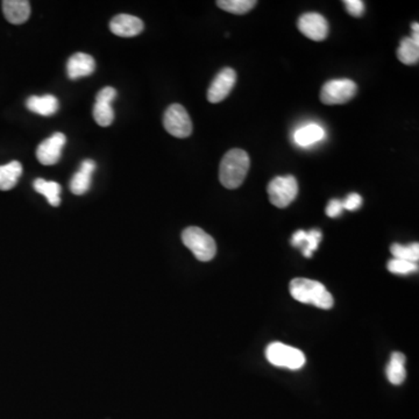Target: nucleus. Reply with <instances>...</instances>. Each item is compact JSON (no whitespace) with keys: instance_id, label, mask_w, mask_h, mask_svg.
Listing matches in <instances>:
<instances>
[{"instance_id":"1a4fd4ad","label":"nucleus","mask_w":419,"mask_h":419,"mask_svg":"<svg viewBox=\"0 0 419 419\" xmlns=\"http://www.w3.org/2000/svg\"><path fill=\"white\" fill-rule=\"evenodd\" d=\"M299 29L312 41H324L329 35V23L319 13H305L299 19Z\"/></svg>"},{"instance_id":"4468645a","label":"nucleus","mask_w":419,"mask_h":419,"mask_svg":"<svg viewBox=\"0 0 419 419\" xmlns=\"http://www.w3.org/2000/svg\"><path fill=\"white\" fill-rule=\"evenodd\" d=\"M97 165L93 160H84L81 168L76 174L73 175L71 181H70V190L73 194L81 196L89 191L91 187V178H93V172H95Z\"/></svg>"},{"instance_id":"ddd939ff","label":"nucleus","mask_w":419,"mask_h":419,"mask_svg":"<svg viewBox=\"0 0 419 419\" xmlns=\"http://www.w3.org/2000/svg\"><path fill=\"white\" fill-rule=\"evenodd\" d=\"M95 61L91 55L77 53L68 61L67 73L70 80L75 81L90 76L95 73Z\"/></svg>"},{"instance_id":"c756f323","label":"nucleus","mask_w":419,"mask_h":419,"mask_svg":"<svg viewBox=\"0 0 419 419\" xmlns=\"http://www.w3.org/2000/svg\"><path fill=\"white\" fill-rule=\"evenodd\" d=\"M413 32L419 33V25L417 23L413 24Z\"/></svg>"},{"instance_id":"4be33fe9","label":"nucleus","mask_w":419,"mask_h":419,"mask_svg":"<svg viewBox=\"0 0 419 419\" xmlns=\"http://www.w3.org/2000/svg\"><path fill=\"white\" fill-rule=\"evenodd\" d=\"M391 254L394 259H400V260L409 261L417 264L419 260V244L418 242L410 244H391L390 247Z\"/></svg>"},{"instance_id":"bb28decb","label":"nucleus","mask_w":419,"mask_h":419,"mask_svg":"<svg viewBox=\"0 0 419 419\" xmlns=\"http://www.w3.org/2000/svg\"><path fill=\"white\" fill-rule=\"evenodd\" d=\"M362 205V197L359 194L348 195L346 200H343V207L348 211H356V210L360 209Z\"/></svg>"},{"instance_id":"7ed1b4c3","label":"nucleus","mask_w":419,"mask_h":419,"mask_svg":"<svg viewBox=\"0 0 419 419\" xmlns=\"http://www.w3.org/2000/svg\"><path fill=\"white\" fill-rule=\"evenodd\" d=\"M182 242L202 262H207L216 257L217 244L214 239L200 227L191 226L185 229L182 233Z\"/></svg>"},{"instance_id":"5701e85b","label":"nucleus","mask_w":419,"mask_h":419,"mask_svg":"<svg viewBox=\"0 0 419 419\" xmlns=\"http://www.w3.org/2000/svg\"><path fill=\"white\" fill-rule=\"evenodd\" d=\"M257 4L255 0H219V1H217V5L222 10L232 13V14H239V16L253 10Z\"/></svg>"},{"instance_id":"cd10ccee","label":"nucleus","mask_w":419,"mask_h":419,"mask_svg":"<svg viewBox=\"0 0 419 419\" xmlns=\"http://www.w3.org/2000/svg\"><path fill=\"white\" fill-rule=\"evenodd\" d=\"M343 202L339 200H330V203L327 204L326 214L330 218H338V217L343 213Z\"/></svg>"},{"instance_id":"f03ea898","label":"nucleus","mask_w":419,"mask_h":419,"mask_svg":"<svg viewBox=\"0 0 419 419\" xmlns=\"http://www.w3.org/2000/svg\"><path fill=\"white\" fill-rule=\"evenodd\" d=\"M249 156L242 150H231L222 157L219 180L226 189H237L242 185L249 170Z\"/></svg>"},{"instance_id":"9b49d317","label":"nucleus","mask_w":419,"mask_h":419,"mask_svg":"<svg viewBox=\"0 0 419 419\" xmlns=\"http://www.w3.org/2000/svg\"><path fill=\"white\" fill-rule=\"evenodd\" d=\"M67 143L63 133H55L38 145L36 157L43 165H53L60 161L62 150Z\"/></svg>"},{"instance_id":"f257e3e1","label":"nucleus","mask_w":419,"mask_h":419,"mask_svg":"<svg viewBox=\"0 0 419 419\" xmlns=\"http://www.w3.org/2000/svg\"><path fill=\"white\" fill-rule=\"evenodd\" d=\"M290 294L292 299L303 303L311 304L319 309H329L333 306V297L327 291L324 284L309 279H294L290 282Z\"/></svg>"},{"instance_id":"423d86ee","label":"nucleus","mask_w":419,"mask_h":419,"mask_svg":"<svg viewBox=\"0 0 419 419\" xmlns=\"http://www.w3.org/2000/svg\"><path fill=\"white\" fill-rule=\"evenodd\" d=\"M163 126L170 135L180 139L190 137L192 133L190 115L180 104H172L167 108L163 117Z\"/></svg>"},{"instance_id":"412c9836","label":"nucleus","mask_w":419,"mask_h":419,"mask_svg":"<svg viewBox=\"0 0 419 419\" xmlns=\"http://www.w3.org/2000/svg\"><path fill=\"white\" fill-rule=\"evenodd\" d=\"M397 58L407 66L418 63L419 43H416L411 38H404L397 49Z\"/></svg>"},{"instance_id":"f3484780","label":"nucleus","mask_w":419,"mask_h":419,"mask_svg":"<svg viewBox=\"0 0 419 419\" xmlns=\"http://www.w3.org/2000/svg\"><path fill=\"white\" fill-rule=\"evenodd\" d=\"M325 138V130L321 125L309 124L296 130L294 134L295 143L301 147H309L319 143Z\"/></svg>"},{"instance_id":"2eb2a0df","label":"nucleus","mask_w":419,"mask_h":419,"mask_svg":"<svg viewBox=\"0 0 419 419\" xmlns=\"http://www.w3.org/2000/svg\"><path fill=\"white\" fill-rule=\"evenodd\" d=\"M3 11L9 23L21 25L29 19L31 4L27 0H4Z\"/></svg>"},{"instance_id":"6e6552de","label":"nucleus","mask_w":419,"mask_h":419,"mask_svg":"<svg viewBox=\"0 0 419 419\" xmlns=\"http://www.w3.org/2000/svg\"><path fill=\"white\" fill-rule=\"evenodd\" d=\"M115 97H117V91L111 86H106L97 93L95 108H93V119L99 126L108 128L115 120V112L111 104Z\"/></svg>"},{"instance_id":"c85d7f7f","label":"nucleus","mask_w":419,"mask_h":419,"mask_svg":"<svg viewBox=\"0 0 419 419\" xmlns=\"http://www.w3.org/2000/svg\"><path fill=\"white\" fill-rule=\"evenodd\" d=\"M305 238H306V232L303 229H299L295 234L292 235L291 244L294 247L303 248L305 244Z\"/></svg>"},{"instance_id":"a878e982","label":"nucleus","mask_w":419,"mask_h":419,"mask_svg":"<svg viewBox=\"0 0 419 419\" xmlns=\"http://www.w3.org/2000/svg\"><path fill=\"white\" fill-rule=\"evenodd\" d=\"M343 4L346 6L347 12L351 16H356V18L363 16V13H365V4L361 0H345Z\"/></svg>"},{"instance_id":"b1692460","label":"nucleus","mask_w":419,"mask_h":419,"mask_svg":"<svg viewBox=\"0 0 419 419\" xmlns=\"http://www.w3.org/2000/svg\"><path fill=\"white\" fill-rule=\"evenodd\" d=\"M388 270L397 275H408V274L417 273L418 271V264L409 262V261L400 260V259H393L388 262Z\"/></svg>"},{"instance_id":"6ab92c4d","label":"nucleus","mask_w":419,"mask_h":419,"mask_svg":"<svg viewBox=\"0 0 419 419\" xmlns=\"http://www.w3.org/2000/svg\"><path fill=\"white\" fill-rule=\"evenodd\" d=\"M23 175V165L18 161H12L0 165V190L9 191L16 187L20 176Z\"/></svg>"},{"instance_id":"0eeeda50","label":"nucleus","mask_w":419,"mask_h":419,"mask_svg":"<svg viewBox=\"0 0 419 419\" xmlns=\"http://www.w3.org/2000/svg\"><path fill=\"white\" fill-rule=\"evenodd\" d=\"M358 93V86L351 80H332L321 90V102L326 105L345 104Z\"/></svg>"},{"instance_id":"9d476101","label":"nucleus","mask_w":419,"mask_h":419,"mask_svg":"<svg viewBox=\"0 0 419 419\" xmlns=\"http://www.w3.org/2000/svg\"><path fill=\"white\" fill-rule=\"evenodd\" d=\"M237 83V73L232 68L220 70L207 90V100L217 104L224 100L231 93Z\"/></svg>"},{"instance_id":"aec40b11","label":"nucleus","mask_w":419,"mask_h":419,"mask_svg":"<svg viewBox=\"0 0 419 419\" xmlns=\"http://www.w3.org/2000/svg\"><path fill=\"white\" fill-rule=\"evenodd\" d=\"M33 187L36 192L43 195L47 198L48 203L51 204V207H60V195L62 187L58 183L46 181L43 178H36L33 183Z\"/></svg>"},{"instance_id":"dca6fc26","label":"nucleus","mask_w":419,"mask_h":419,"mask_svg":"<svg viewBox=\"0 0 419 419\" xmlns=\"http://www.w3.org/2000/svg\"><path fill=\"white\" fill-rule=\"evenodd\" d=\"M26 106L29 111L43 117H51L58 111L60 103L53 95H32L27 99Z\"/></svg>"},{"instance_id":"393cba45","label":"nucleus","mask_w":419,"mask_h":419,"mask_svg":"<svg viewBox=\"0 0 419 419\" xmlns=\"http://www.w3.org/2000/svg\"><path fill=\"white\" fill-rule=\"evenodd\" d=\"M321 234L319 229H311L310 232H306V238H305L304 247L302 248V253L305 257H311L314 253L318 248V244L321 242Z\"/></svg>"},{"instance_id":"a211bd4d","label":"nucleus","mask_w":419,"mask_h":419,"mask_svg":"<svg viewBox=\"0 0 419 419\" xmlns=\"http://www.w3.org/2000/svg\"><path fill=\"white\" fill-rule=\"evenodd\" d=\"M405 356L400 352H395L391 354L390 361L388 365L387 374L388 380L391 384L400 386L403 383L404 380L407 378V371H405Z\"/></svg>"},{"instance_id":"39448f33","label":"nucleus","mask_w":419,"mask_h":419,"mask_svg":"<svg viewBox=\"0 0 419 419\" xmlns=\"http://www.w3.org/2000/svg\"><path fill=\"white\" fill-rule=\"evenodd\" d=\"M299 194V183L291 175L277 176L268 185L270 203L279 209L289 207Z\"/></svg>"},{"instance_id":"20e7f679","label":"nucleus","mask_w":419,"mask_h":419,"mask_svg":"<svg viewBox=\"0 0 419 419\" xmlns=\"http://www.w3.org/2000/svg\"><path fill=\"white\" fill-rule=\"evenodd\" d=\"M266 356L271 365L291 369V371L302 368L306 361L302 351L282 343H277V341L270 343L267 347Z\"/></svg>"},{"instance_id":"f8f14e48","label":"nucleus","mask_w":419,"mask_h":419,"mask_svg":"<svg viewBox=\"0 0 419 419\" xmlns=\"http://www.w3.org/2000/svg\"><path fill=\"white\" fill-rule=\"evenodd\" d=\"M145 29L143 20L130 14H118L110 23L111 32L121 38L137 36Z\"/></svg>"}]
</instances>
